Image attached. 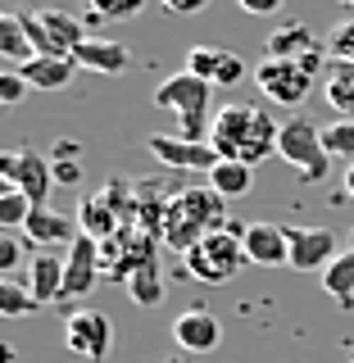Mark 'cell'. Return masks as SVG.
Segmentation results:
<instances>
[{"label":"cell","instance_id":"obj_1","mask_svg":"<svg viewBox=\"0 0 354 363\" xmlns=\"http://www.w3.org/2000/svg\"><path fill=\"white\" fill-rule=\"evenodd\" d=\"M277 136H282V128L268 118V109H255V105H223L219 113H214L209 145L219 150V159H241V164L255 168L259 159L277 155Z\"/></svg>","mask_w":354,"mask_h":363},{"label":"cell","instance_id":"obj_2","mask_svg":"<svg viewBox=\"0 0 354 363\" xmlns=\"http://www.w3.org/2000/svg\"><path fill=\"white\" fill-rule=\"evenodd\" d=\"M223 196L204 182V186H187L177 191L173 200H168L164 209V227H159V236H164L168 250H177V255H187V250H196L209 232H219L223 227Z\"/></svg>","mask_w":354,"mask_h":363},{"label":"cell","instance_id":"obj_3","mask_svg":"<svg viewBox=\"0 0 354 363\" xmlns=\"http://www.w3.org/2000/svg\"><path fill=\"white\" fill-rule=\"evenodd\" d=\"M209 96H214V86L204 82V77H196L191 68H182V73L159 82L155 105L177 118V136H187V141H209V132H214Z\"/></svg>","mask_w":354,"mask_h":363},{"label":"cell","instance_id":"obj_4","mask_svg":"<svg viewBox=\"0 0 354 363\" xmlns=\"http://www.w3.org/2000/svg\"><path fill=\"white\" fill-rule=\"evenodd\" d=\"M277 159H287L304 182H327L332 155H327V145H323V128H318L314 118H304V113H295L291 123H282Z\"/></svg>","mask_w":354,"mask_h":363},{"label":"cell","instance_id":"obj_5","mask_svg":"<svg viewBox=\"0 0 354 363\" xmlns=\"http://www.w3.org/2000/svg\"><path fill=\"white\" fill-rule=\"evenodd\" d=\"M187 272L196 281H204V286H223V281H232L236 272H241L250 259H245V245H241V236H232V232H209L196 250H187Z\"/></svg>","mask_w":354,"mask_h":363},{"label":"cell","instance_id":"obj_6","mask_svg":"<svg viewBox=\"0 0 354 363\" xmlns=\"http://www.w3.org/2000/svg\"><path fill=\"white\" fill-rule=\"evenodd\" d=\"M250 77H255V86L282 109H300L304 100H309V91H314V73L304 64H295V60H268L264 55Z\"/></svg>","mask_w":354,"mask_h":363},{"label":"cell","instance_id":"obj_7","mask_svg":"<svg viewBox=\"0 0 354 363\" xmlns=\"http://www.w3.org/2000/svg\"><path fill=\"white\" fill-rule=\"evenodd\" d=\"M64 345L91 363H105L114 350V323L100 309H77L64 318Z\"/></svg>","mask_w":354,"mask_h":363},{"label":"cell","instance_id":"obj_8","mask_svg":"<svg viewBox=\"0 0 354 363\" xmlns=\"http://www.w3.org/2000/svg\"><path fill=\"white\" fill-rule=\"evenodd\" d=\"M145 150H150L159 164L168 168H182V173H214L219 164V150L209 141H187V136H173V132H150L145 136Z\"/></svg>","mask_w":354,"mask_h":363},{"label":"cell","instance_id":"obj_9","mask_svg":"<svg viewBox=\"0 0 354 363\" xmlns=\"http://www.w3.org/2000/svg\"><path fill=\"white\" fill-rule=\"evenodd\" d=\"M0 177L9 186H18L32 204H50V186H55V168L45 164L37 150H14V155H0Z\"/></svg>","mask_w":354,"mask_h":363},{"label":"cell","instance_id":"obj_10","mask_svg":"<svg viewBox=\"0 0 354 363\" xmlns=\"http://www.w3.org/2000/svg\"><path fill=\"white\" fill-rule=\"evenodd\" d=\"M100 272H105V259H100V241L96 236H77L73 250H68V264H64V300H87L91 291H96V281H100Z\"/></svg>","mask_w":354,"mask_h":363},{"label":"cell","instance_id":"obj_11","mask_svg":"<svg viewBox=\"0 0 354 363\" xmlns=\"http://www.w3.org/2000/svg\"><path fill=\"white\" fill-rule=\"evenodd\" d=\"M323 55L327 50H323V41L309 32V23H282V28L268 32V60H295V64H304L314 73Z\"/></svg>","mask_w":354,"mask_h":363},{"label":"cell","instance_id":"obj_12","mask_svg":"<svg viewBox=\"0 0 354 363\" xmlns=\"http://www.w3.org/2000/svg\"><path fill=\"white\" fill-rule=\"evenodd\" d=\"M287 241L295 272H323L336 259V236L327 227H287Z\"/></svg>","mask_w":354,"mask_h":363},{"label":"cell","instance_id":"obj_13","mask_svg":"<svg viewBox=\"0 0 354 363\" xmlns=\"http://www.w3.org/2000/svg\"><path fill=\"white\" fill-rule=\"evenodd\" d=\"M173 340H177L182 354H209L223 340V323L209 309H187L173 318Z\"/></svg>","mask_w":354,"mask_h":363},{"label":"cell","instance_id":"obj_14","mask_svg":"<svg viewBox=\"0 0 354 363\" xmlns=\"http://www.w3.org/2000/svg\"><path fill=\"white\" fill-rule=\"evenodd\" d=\"M241 245H245V259L259 268H282L291 264V241H287V227L277 223H250L241 232Z\"/></svg>","mask_w":354,"mask_h":363},{"label":"cell","instance_id":"obj_15","mask_svg":"<svg viewBox=\"0 0 354 363\" xmlns=\"http://www.w3.org/2000/svg\"><path fill=\"white\" fill-rule=\"evenodd\" d=\"M187 68L196 77H204L209 86H236L245 73V64L236 60L232 50H219V45H191V55H187Z\"/></svg>","mask_w":354,"mask_h":363},{"label":"cell","instance_id":"obj_16","mask_svg":"<svg viewBox=\"0 0 354 363\" xmlns=\"http://www.w3.org/2000/svg\"><path fill=\"white\" fill-rule=\"evenodd\" d=\"M23 232H28V241L37 250H60V245H73L77 236V218H68V213L50 209V204H41V209H32V218L23 223Z\"/></svg>","mask_w":354,"mask_h":363},{"label":"cell","instance_id":"obj_17","mask_svg":"<svg viewBox=\"0 0 354 363\" xmlns=\"http://www.w3.org/2000/svg\"><path fill=\"white\" fill-rule=\"evenodd\" d=\"M14 73L32 91H64L77 77V60H73V55H32V60L18 64Z\"/></svg>","mask_w":354,"mask_h":363},{"label":"cell","instance_id":"obj_18","mask_svg":"<svg viewBox=\"0 0 354 363\" xmlns=\"http://www.w3.org/2000/svg\"><path fill=\"white\" fill-rule=\"evenodd\" d=\"M64 264L68 255L60 250H37L28 264V291L37 295V304H60L64 300Z\"/></svg>","mask_w":354,"mask_h":363},{"label":"cell","instance_id":"obj_19","mask_svg":"<svg viewBox=\"0 0 354 363\" xmlns=\"http://www.w3.org/2000/svg\"><path fill=\"white\" fill-rule=\"evenodd\" d=\"M73 60H77V68H91V73H105V77H123L132 68L128 45H118V41H109V37H87L73 50Z\"/></svg>","mask_w":354,"mask_h":363},{"label":"cell","instance_id":"obj_20","mask_svg":"<svg viewBox=\"0 0 354 363\" xmlns=\"http://www.w3.org/2000/svg\"><path fill=\"white\" fill-rule=\"evenodd\" d=\"M323 96L341 118H354V64H341V60H327V73H323Z\"/></svg>","mask_w":354,"mask_h":363},{"label":"cell","instance_id":"obj_21","mask_svg":"<svg viewBox=\"0 0 354 363\" xmlns=\"http://www.w3.org/2000/svg\"><path fill=\"white\" fill-rule=\"evenodd\" d=\"M204 182H209L223 200H241L245 191L255 186V168L241 164V159H219V164H214V173L204 177Z\"/></svg>","mask_w":354,"mask_h":363},{"label":"cell","instance_id":"obj_22","mask_svg":"<svg viewBox=\"0 0 354 363\" xmlns=\"http://www.w3.org/2000/svg\"><path fill=\"white\" fill-rule=\"evenodd\" d=\"M323 291L332 295L336 304H345V309L354 304V245L345 250V255H336L332 264L323 268Z\"/></svg>","mask_w":354,"mask_h":363},{"label":"cell","instance_id":"obj_23","mask_svg":"<svg viewBox=\"0 0 354 363\" xmlns=\"http://www.w3.org/2000/svg\"><path fill=\"white\" fill-rule=\"evenodd\" d=\"M0 55L5 60H14V64H28L32 55V41H28V32H23V18H18V9H5L0 14Z\"/></svg>","mask_w":354,"mask_h":363},{"label":"cell","instance_id":"obj_24","mask_svg":"<svg viewBox=\"0 0 354 363\" xmlns=\"http://www.w3.org/2000/svg\"><path fill=\"white\" fill-rule=\"evenodd\" d=\"M41 23H45V32H50V41L60 45L64 55H73L77 45L87 41V28L77 23L73 14H64V9H41Z\"/></svg>","mask_w":354,"mask_h":363},{"label":"cell","instance_id":"obj_25","mask_svg":"<svg viewBox=\"0 0 354 363\" xmlns=\"http://www.w3.org/2000/svg\"><path fill=\"white\" fill-rule=\"evenodd\" d=\"M128 295L136 304H145V309H155V304H164V281H159V259L145 268H136L128 277Z\"/></svg>","mask_w":354,"mask_h":363},{"label":"cell","instance_id":"obj_26","mask_svg":"<svg viewBox=\"0 0 354 363\" xmlns=\"http://www.w3.org/2000/svg\"><path fill=\"white\" fill-rule=\"evenodd\" d=\"M32 209H37V204L23 196L18 186H9V182H5V191H0V227H23V223L32 218Z\"/></svg>","mask_w":354,"mask_h":363},{"label":"cell","instance_id":"obj_27","mask_svg":"<svg viewBox=\"0 0 354 363\" xmlns=\"http://www.w3.org/2000/svg\"><path fill=\"white\" fill-rule=\"evenodd\" d=\"M327 60H341V64H354V18H341L336 28H327V41H323Z\"/></svg>","mask_w":354,"mask_h":363},{"label":"cell","instance_id":"obj_28","mask_svg":"<svg viewBox=\"0 0 354 363\" xmlns=\"http://www.w3.org/2000/svg\"><path fill=\"white\" fill-rule=\"evenodd\" d=\"M96 23H118V18H136L145 9V0H87Z\"/></svg>","mask_w":354,"mask_h":363},{"label":"cell","instance_id":"obj_29","mask_svg":"<svg viewBox=\"0 0 354 363\" xmlns=\"http://www.w3.org/2000/svg\"><path fill=\"white\" fill-rule=\"evenodd\" d=\"M37 309V295L28 286H18V281H0V313L5 318H23Z\"/></svg>","mask_w":354,"mask_h":363},{"label":"cell","instance_id":"obj_30","mask_svg":"<svg viewBox=\"0 0 354 363\" xmlns=\"http://www.w3.org/2000/svg\"><path fill=\"white\" fill-rule=\"evenodd\" d=\"M323 145H327V155H341L354 164V118H341L332 128H323Z\"/></svg>","mask_w":354,"mask_h":363},{"label":"cell","instance_id":"obj_31","mask_svg":"<svg viewBox=\"0 0 354 363\" xmlns=\"http://www.w3.org/2000/svg\"><path fill=\"white\" fill-rule=\"evenodd\" d=\"M28 82H23V77L18 73H0V105H18V100L23 96H28Z\"/></svg>","mask_w":354,"mask_h":363},{"label":"cell","instance_id":"obj_32","mask_svg":"<svg viewBox=\"0 0 354 363\" xmlns=\"http://www.w3.org/2000/svg\"><path fill=\"white\" fill-rule=\"evenodd\" d=\"M18 259H23V241H18V236H0V268L14 272Z\"/></svg>","mask_w":354,"mask_h":363},{"label":"cell","instance_id":"obj_33","mask_svg":"<svg viewBox=\"0 0 354 363\" xmlns=\"http://www.w3.org/2000/svg\"><path fill=\"white\" fill-rule=\"evenodd\" d=\"M236 5H241L245 14H277L282 0H236Z\"/></svg>","mask_w":354,"mask_h":363},{"label":"cell","instance_id":"obj_34","mask_svg":"<svg viewBox=\"0 0 354 363\" xmlns=\"http://www.w3.org/2000/svg\"><path fill=\"white\" fill-rule=\"evenodd\" d=\"M204 5H209V0H164L168 14H200Z\"/></svg>","mask_w":354,"mask_h":363},{"label":"cell","instance_id":"obj_35","mask_svg":"<svg viewBox=\"0 0 354 363\" xmlns=\"http://www.w3.org/2000/svg\"><path fill=\"white\" fill-rule=\"evenodd\" d=\"M164 363H196V354H182V350H177V354H168Z\"/></svg>","mask_w":354,"mask_h":363},{"label":"cell","instance_id":"obj_36","mask_svg":"<svg viewBox=\"0 0 354 363\" xmlns=\"http://www.w3.org/2000/svg\"><path fill=\"white\" fill-rule=\"evenodd\" d=\"M345 191H350V196H354V164L345 168Z\"/></svg>","mask_w":354,"mask_h":363},{"label":"cell","instance_id":"obj_37","mask_svg":"<svg viewBox=\"0 0 354 363\" xmlns=\"http://www.w3.org/2000/svg\"><path fill=\"white\" fill-rule=\"evenodd\" d=\"M336 5H354V0H336Z\"/></svg>","mask_w":354,"mask_h":363}]
</instances>
